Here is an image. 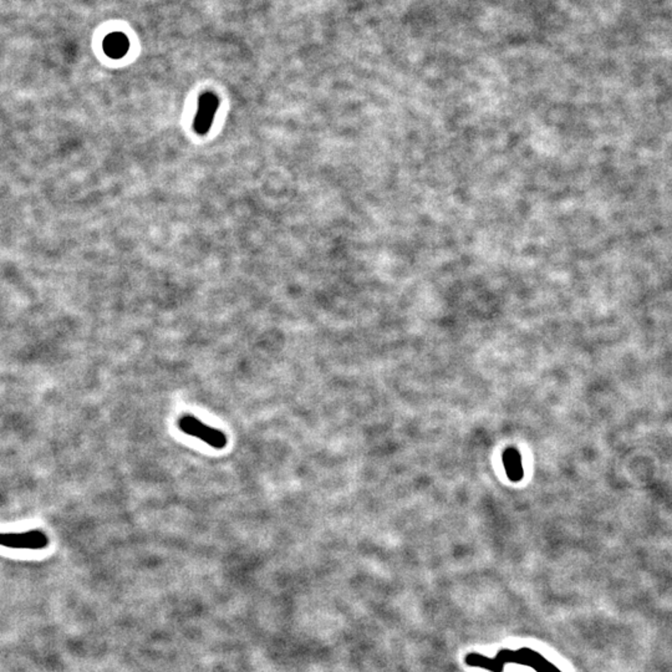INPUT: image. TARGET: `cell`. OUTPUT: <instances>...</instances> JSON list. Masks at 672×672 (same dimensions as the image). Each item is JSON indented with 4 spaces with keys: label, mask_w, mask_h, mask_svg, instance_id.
<instances>
[{
    "label": "cell",
    "mask_w": 672,
    "mask_h": 672,
    "mask_svg": "<svg viewBox=\"0 0 672 672\" xmlns=\"http://www.w3.org/2000/svg\"><path fill=\"white\" fill-rule=\"evenodd\" d=\"M466 665L469 667L483 668L489 672H503L506 665L517 664L532 667L535 672H562L558 667L542 656L538 651L523 647L519 650L504 649L498 651L494 657L484 656L477 652H469L465 657Z\"/></svg>",
    "instance_id": "obj_1"
},
{
    "label": "cell",
    "mask_w": 672,
    "mask_h": 672,
    "mask_svg": "<svg viewBox=\"0 0 672 672\" xmlns=\"http://www.w3.org/2000/svg\"><path fill=\"white\" fill-rule=\"evenodd\" d=\"M49 545V537L38 529L25 532H0V547L6 549L42 550Z\"/></svg>",
    "instance_id": "obj_2"
},
{
    "label": "cell",
    "mask_w": 672,
    "mask_h": 672,
    "mask_svg": "<svg viewBox=\"0 0 672 672\" xmlns=\"http://www.w3.org/2000/svg\"><path fill=\"white\" fill-rule=\"evenodd\" d=\"M178 427L186 435L195 437L216 450H222L227 446V437L223 432L207 426L193 416H182L178 421Z\"/></svg>",
    "instance_id": "obj_3"
},
{
    "label": "cell",
    "mask_w": 672,
    "mask_h": 672,
    "mask_svg": "<svg viewBox=\"0 0 672 672\" xmlns=\"http://www.w3.org/2000/svg\"><path fill=\"white\" fill-rule=\"evenodd\" d=\"M218 106H220V100L215 93H205L200 95L198 110L193 121V127L197 134L205 135L210 131Z\"/></svg>",
    "instance_id": "obj_4"
},
{
    "label": "cell",
    "mask_w": 672,
    "mask_h": 672,
    "mask_svg": "<svg viewBox=\"0 0 672 672\" xmlns=\"http://www.w3.org/2000/svg\"><path fill=\"white\" fill-rule=\"evenodd\" d=\"M130 42L127 36L123 33H113L103 40V50L113 59H121L129 52Z\"/></svg>",
    "instance_id": "obj_5"
},
{
    "label": "cell",
    "mask_w": 672,
    "mask_h": 672,
    "mask_svg": "<svg viewBox=\"0 0 672 672\" xmlns=\"http://www.w3.org/2000/svg\"><path fill=\"white\" fill-rule=\"evenodd\" d=\"M503 465L506 468V473L511 481L518 482L523 478L524 469L522 458L517 450L508 448L503 455Z\"/></svg>",
    "instance_id": "obj_6"
}]
</instances>
